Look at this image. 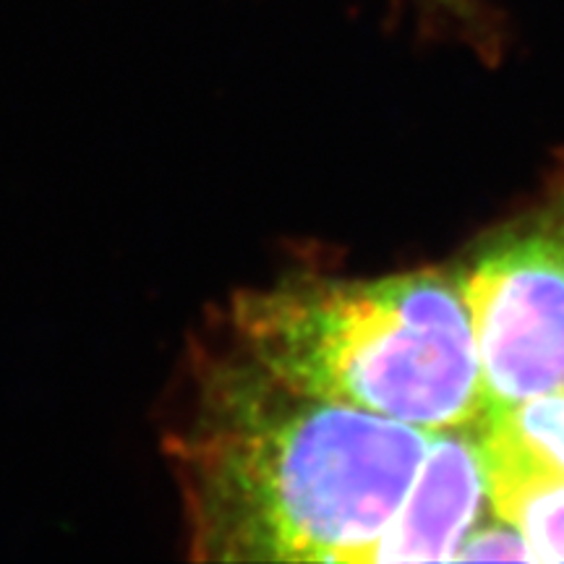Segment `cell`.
Masks as SVG:
<instances>
[{"label":"cell","instance_id":"1","mask_svg":"<svg viewBox=\"0 0 564 564\" xmlns=\"http://www.w3.org/2000/svg\"><path fill=\"white\" fill-rule=\"evenodd\" d=\"M426 429L314 398L194 333L160 447L196 562H373Z\"/></svg>","mask_w":564,"mask_h":564},{"label":"cell","instance_id":"2","mask_svg":"<svg viewBox=\"0 0 564 564\" xmlns=\"http://www.w3.org/2000/svg\"><path fill=\"white\" fill-rule=\"evenodd\" d=\"M202 333L293 390L426 432L484 411L474 329L447 272H285L230 295Z\"/></svg>","mask_w":564,"mask_h":564},{"label":"cell","instance_id":"3","mask_svg":"<svg viewBox=\"0 0 564 564\" xmlns=\"http://www.w3.org/2000/svg\"><path fill=\"white\" fill-rule=\"evenodd\" d=\"M455 282L474 329L484 408L564 387V186L484 236Z\"/></svg>","mask_w":564,"mask_h":564},{"label":"cell","instance_id":"4","mask_svg":"<svg viewBox=\"0 0 564 564\" xmlns=\"http://www.w3.org/2000/svg\"><path fill=\"white\" fill-rule=\"evenodd\" d=\"M486 474L474 423L429 432L403 505L373 549V562H449L484 510Z\"/></svg>","mask_w":564,"mask_h":564},{"label":"cell","instance_id":"5","mask_svg":"<svg viewBox=\"0 0 564 564\" xmlns=\"http://www.w3.org/2000/svg\"><path fill=\"white\" fill-rule=\"evenodd\" d=\"M474 434L486 484L564 478V387L484 408Z\"/></svg>","mask_w":564,"mask_h":564},{"label":"cell","instance_id":"6","mask_svg":"<svg viewBox=\"0 0 564 564\" xmlns=\"http://www.w3.org/2000/svg\"><path fill=\"white\" fill-rule=\"evenodd\" d=\"M494 512L525 535L535 562H564V478L486 484Z\"/></svg>","mask_w":564,"mask_h":564},{"label":"cell","instance_id":"7","mask_svg":"<svg viewBox=\"0 0 564 564\" xmlns=\"http://www.w3.org/2000/svg\"><path fill=\"white\" fill-rule=\"evenodd\" d=\"M470 562V560H512V562H535L533 549L528 546L525 535L518 531L505 518L489 520V523H478L470 528L465 535L463 546L457 549L455 562Z\"/></svg>","mask_w":564,"mask_h":564},{"label":"cell","instance_id":"8","mask_svg":"<svg viewBox=\"0 0 564 564\" xmlns=\"http://www.w3.org/2000/svg\"><path fill=\"white\" fill-rule=\"evenodd\" d=\"M436 3H444V6H455V9H463L468 0H436Z\"/></svg>","mask_w":564,"mask_h":564}]
</instances>
